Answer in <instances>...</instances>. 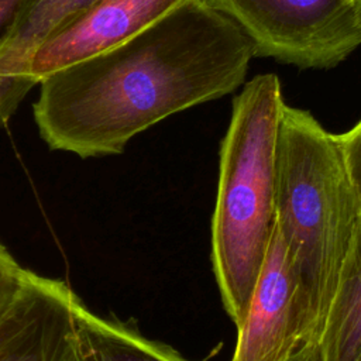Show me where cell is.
<instances>
[{"instance_id": "6da1fadb", "label": "cell", "mask_w": 361, "mask_h": 361, "mask_svg": "<svg viewBox=\"0 0 361 361\" xmlns=\"http://www.w3.org/2000/svg\"><path fill=\"white\" fill-rule=\"evenodd\" d=\"M254 56L233 21L189 0L123 42L47 75L34 120L49 149L117 155L161 120L240 87Z\"/></svg>"}, {"instance_id": "7a4b0ae2", "label": "cell", "mask_w": 361, "mask_h": 361, "mask_svg": "<svg viewBox=\"0 0 361 361\" xmlns=\"http://www.w3.org/2000/svg\"><path fill=\"white\" fill-rule=\"evenodd\" d=\"M275 212L296 292L299 333L319 343L361 224V202L337 134L283 103L275 149Z\"/></svg>"}, {"instance_id": "3957f363", "label": "cell", "mask_w": 361, "mask_h": 361, "mask_svg": "<svg viewBox=\"0 0 361 361\" xmlns=\"http://www.w3.org/2000/svg\"><path fill=\"white\" fill-rule=\"evenodd\" d=\"M279 78L257 75L234 97L220 147L212 262L223 306L244 320L275 228V149L283 106Z\"/></svg>"}, {"instance_id": "277c9868", "label": "cell", "mask_w": 361, "mask_h": 361, "mask_svg": "<svg viewBox=\"0 0 361 361\" xmlns=\"http://www.w3.org/2000/svg\"><path fill=\"white\" fill-rule=\"evenodd\" d=\"M233 21L255 56L326 69L361 45L357 0H203Z\"/></svg>"}, {"instance_id": "5b68a950", "label": "cell", "mask_w": 361, "mask_h": 361, "mask_svg": "<svg viewBox=\"0 0 361 361\" xmlns=\"http://www.w3.org/2000/svg\"><path fill=\"white\" fill-rule=\"evenodd\" d=\"M80 302L66 282L25 269L0 314V361H66Z\"/></svg>"}, {"instance_id": "8992f818", "label": "cell", "mask_w": 361, "mask_h": 361, "mask_svg": "<svg viewBox=\"0 0 361 361\" xmlns=\"http://www.w3.org/2000/svg\"><path fill=\"white\" fill-rule=\"evenodd\" d=\"M302 344L295 281L275 223L231 361H282Z\"/></svg>"}, {"instance_id": "52a82bcc", "label": "cell", "mask_w": 361, "mask_h": 361, "mask_svg": "<svg viewBox=\"0 0 361 361\" xmlns=\"http://www.w3.org/2000/svg\"><path fill=\"white\" fill-rule=\"evenodd\" d=\"M186 1L99 0L35 52L30 66L32 86L61 68L123 42Z\"/></svg>"}, {"instance_id": "ba28073f", "label": "cell", "mask_w": 361, "mask_h": 361, "mask_svg": "<svg viewBox=\"0 0 361 361\" xmlns=\"http://www.w3.org/2000/svg\"><path fill=\"white\" fill-rule=\"evenodd\" d=\"M99 0H24L17 18L0 41V127L34 87L30 66L51 37L82 17Z\"/></svg>"}, {"instance_id": "9c48e42d", "label": "cell", "mask_w": 361, "mask_h": 361, "mask_svg": "<svg viewBox=\"0 0 361 361\" xmlns=\"http://www.w3.org/2000/svg\"><path fill=\"white\" fill-rule=\"evenodd\" d=\"M66 361H190L168 344L149 340L133 324L76 309L72 344Z\"/></svg>"}, {"instance_id": "30bf717a", "label": "cell", "mask_w": 361, "mask_h": 361, "mask_svg": "<svg viewBox=\"0 0 361 361\" xmlns=\"http://www.w3.org/2000/svg\"><path fill=\"white\" fill-rule=\"evenodd\" d=\"M319 345L323 361L361 358V224L343 267Z\"/></svg>"}, {"instance_id": "8fae6325", "label": "cell", "mask_w": 361, "mask_h": 361, "mask_svg": "<svg viewBox=\"0 0 361 361\" xmlns=\"http://www.w3.org/2000/svg\"><path fill=\"white\" fill-rule=\"evenodd\" d=\"M25 268H23L13 254L0 243V314L17 293Z\"/></svg>"}, {"instance_id": "7c38bea8", "label": "cell", "mask_w": 361, "mask_h": 361, "mask_svg": "<svg viewBox=\"0 0 361 361\" xmlns=\"http://www.w3.org/2000/svg\"><path fill=\"white\" fill-rule=\"evenodd\" d=\"M337 140L361 202V120L348 131L337 134Z\"/></svg>"}, {"instance_id": "4fadbf2b", "label": "cell", "mask_w": 361, "mask_h": 361, "mask_svg": "<svg viewBox=\"0 0 361 361\" xmlns=\"http://www.w3.org/2000/svg\"><path fill=\"white\" fill-rule=\"evenodd\" d=\"M23 3L24 0H0V41L17 18Z\"/></svg>"}, {"instance_id": "5bb4252c", "label": "cell", "mask_w": 361, "mask_h": 361, "mask_svg": "<svg viewBox=\"0 0 361 361\" xmlns=\"http://www.w3.org/2000/svg\"><path fill=\"white\" fill-rule=\"evenodd\" d=\"M282 361H323V354L319 343H306L298 347Z\"/></svg>"}, {"instance_id": "9a60e30c", "label": "cell", "mask_w": 361, "mask_h": 361, "mask_svg": "<svg viewBox=\"0 0 361 361\" xmlns=\"http://www.w3.org/2000/svg\"><path fill=\"white\" fill-rule=\"evenodd\" d=\"M357 3H358V8H360V16H361V0H357Z\"/></svg>"}, {"instance_id": "2e32d148", "label": "cell", "mask_w": 361, "mask_h": 361, "mask_svg": "<svg viewBox=\"0 0 361 361\" xmlns=\"http://www.w3.org/2000/svg\"><path fill=\"white\" fill-rule=\"evenodd\" d=\"M360 361H361V358H360Z\"/></svg>"}]
</instances>
